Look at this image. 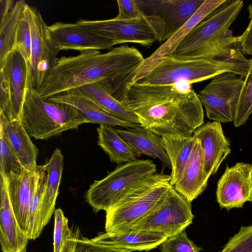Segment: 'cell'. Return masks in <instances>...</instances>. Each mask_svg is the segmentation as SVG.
<instances>
[{"instance_id":"33","label":"cell","mask_w":252,"mask_h":252,"mask_svg":"<svg viewBox=\"0 0 252 252\" xmlns=\"http://www.w3.org/2000/svg\"><path fill=\"white\" fill-rule=\"evenodd\" d=\"M0 176L7 179L11 176L20 175L24 166L2 135H0Z\"/></svg>"},{"instance_id":"7","label":"cell","mask_w":252,"mask_h":252,"mask_svg":"<svg viewBox=\"0 0 252 252\" xmlns=\"http://www.w3.org/2000/svg\"><path fill=\"white\" fill-rule=\"evenodd\" d=\"M157 165L150 159H135L119 164L100 180H95L85 194L94 211H106L115 206L129 188L146 176L156 173Z\"/></svg>"},{"instance_id":"23","label":"cell","mask_w":252,"mask_h":252,"mask_svg":"<svg viewBox=\"0 0 252 252\" xmlns=\"http://www.w3.org/2000/svg\"><path fill=\"white\" fill-rule=\"evenodd\" d=\"M115 129L117 133L128 144L137 155L144 154L157 158L162 161L164 167L171 169V163L164 149L161 136L141 125L126 129Z\"/></svg>"},{"instance_id":"40","label":"cell","mask_w":252,"mask_h":252,"mask_svg":"<svg viewBox=\"0 0 252 252\" xmlns=\"http://www.w3.org/2000/svg\"><path fill=\"white\" fill-rule=\"evenodd\" d=\"M250 23L245 31L237 36L240 49L245 55L252 56V3L249 5Z\"/></svg>"},{"instance_id":"28","label":"cell","mask_w":252,"mask_h":252,"mask_svg":"<svg viewBox=\"0 0 252 252\" xmlns=\"http://www.w3.org/2000/svg\"><path fill=\"white\" fill-rule=\"evenodd\" d=\"M162 138L164 149L171 163L170 184L174 186L181 178L196 139L192 136H162Z\"/></svg>"},{"instance_id":"30","label":"cell","mask_w":252,"mask_h":252,"mask_svg":"<svg viewBox=\"0 0 252 252\" xmlns=\"http://www.w3.org/2000/svg\"><path fill=\"white\" fill-rule=\"evenodd\" d=\"M26 3L16 2L12 9L0 21V66L12 50L18 23Z\"/></svg>"},{"instance_id":"5","label":"cell","mask_w":252,"mask_h":252,"mask_svg":"<svg viewBox=\"0 0 252 252\" xmlns=\"http://www.w3.org/2000/svg\"><path fill=\"white\" fill-rule=\"evenodd\" d=\"M20 120L30 137L40 140L89 123L75 107L45 99L32 87L26 94Z\"/></svg>"},{"instance_id":"3","label":"cell","mask_w":252,"mask_h":252,"mask_svg":"<svg viewBox=\"0 0 252 252\" xmlns=\"http://www.w3.org/2000/svg\"><path fill=\"white\" fill-rule=\"evenodd\" d=\"M252 61L242 53L237 36H233L216 45L202 59L164 56L133 84L170 85L183 82L190 85L226 72L245 78Z\"/></svg>"},{"instance_id":"27","label":"cell","mask_w":252,"mask_h":252,"mask_svg":"<svg viewBox=\"0 0 252 252\" xmlns=\"http://www.w3.org/2000/svg\"><path fill=\"white\" fill-rule=\"evenodd\" d=\"M47 180L44 165H37L32 170V193L28 212V230L29 240H34L41 234L44 226L40 217L41 200Z\"/></svg>"},{"instance_id":"1","label":"cell","mask_w":252,"mask_h":252,"mask_svg":"<svg viewBox=\"0 0 252 252\" xmlns=\"http://www.w3.org/2000/svg\"><path fill=\"white\" fill-rule=\"evenodd\" d=\"M144 60L133 47L122 45L102 53L98 50L80 52L58 58L42 86L37 90L48 99L81 86L100 82L108 88L130 86L134 72Z\"/></svg>"},{"instance_id":"32","label":"cell","mask_w":252,"mask_h":252,"mask_svg":"<svg viewBox=\"0 0 252 252\" xmlns=\"http://www.w3.org/2000/svg\"><path fill=\"white\" fill-rule=\"evenodd\" d=\"M244 79L233 122L235 127L245 124L252 114V61Z\"/></svg>"},{"instance_id":"16","label":"cell","mask_w":252,"mask_h":252,"mask_svg":"<svg viewBox=\"0 0 252 252\" xmlns=\"http://www.w3.org/2000/svg\"><path fill=\"white\" fill-rule=\"evenodd\" d=\"M225 0H205L196 12L170 38L163 42L153 54L144 59L134 72L132 84L145 74L158 59L170 55L188 33L208 15Z\"/></svg>"},{"instance_id":"42","label":"cell","mask_w":252,"mask_h":252,"mask_svg":"<svg viewBox=\"0 0 252 252\" xmlns=\"http://www.w3.org/2000/svg\"><path fill=\"white\" fill-rule=\"evenodd\" d=\"M76 237L74 235L65 241L62 252H73Z\"/></svg>"},{"instance_id":"2","label":"cell","mask_w":252,"mask_h":252,"mask_svg":"<svg viewBox=\"0 0 252 252\" xmlns=\"http://www.w3.org/2000/svg\"><path fill=\"white\" fill-rule=\"evenodd\" d=\"M188 86L134 83L121 102L137 115L140 125L161 137H189L203 125L204 112L197 94Z\"/></svg>"},{"instance_id":"17","label":"cell","mask_w":252,"mask_h":252,"mask_svg":"<svg viewBox=\"0 0 252 252\" xmlns=\"http://www.w3.org/2000/svg\"><path fill=\"white\" fill-rule=\"evenodd\" d=\"M28 239L13 212L5 178L0 176V243L3 252H26Z\"/></svg>"},{"instance_id":"18","label":"cell","mask_w":252,"mask_h":252,"mask_svg":"<svg viewBox=\"0 0 252 252\" xmlns=\"http://www.w3.org/2000/svg\"><path fill=\"white\" fill-rule=\"evenodd\" d=\"M209 177L204 171L203 154L200 141L196 139L181 178L174 188L191 203L206 189Z\"/></svg>"},{"instance_id":"20","label":"cell","mask_w":252,"mask_h":252,"mask_svg":"<svg viewBox=\"0 0 252 252\" xmlns=\"http://www.w3.org/2000/svg\"><path fill=\"white\" fill-rule=\"evenodd\" d=\"M47 99L75 107L89 123L119 126L126 128L135 127L140 125L125 121L110 115L94 102L74 90L61 93Z\"/></svg>"},{"instance_id":"35","label":"cell","mask_w":252,"mask_h":252,"mask_svg":"<svg viewBox=\"0 0 252 252\" xmlns=\"http://www.w3.org/2000/svg\"><path fill=\"white\" fill-rule=\"evenodd\" d=\"M220 252H252V224L242 226Z\"/></svg>"},{"instance_id":"41","label":"cell","mask_w":252,"mask_h":252,"mask_svg":"<svg viewBox=\"0 0 252 252\" xmlns=\"http://www.w3.org/2000/svg\"><path fill=\"white\" fill-rule=\"evenodd\" d=\"M14 1L11 0H0V21L9 13L14 6Z\"/></svg>"},{"instance_id":"34","label":"cell","mask_w":252,"mask_h":252,"mask_svg":"<svg viewBox=\"0 0 252 252\" xmlns=\"http://www.w3.org/2000/svg\"><path fill=\"white\" fill-rule=\"evenodd\" d=\"M161 252H201L202 249L197 246L187 235L185 230L167 237L159 245Z\"/></svg>"},{"instance_id":"24","label":"cell","mask_w":252,"mask_h":252,"mask_svg":"<svg viewBox=\"0 0 252 252\" xmlns=\"http://www.w3.org/2000/svg\"><path fill=\"white\" fill-rule=\"evenodd\" d=\"M5 179L13 212L20 227L26 234L28 208L32 193V171L24 167L20 175L11 176Z\"/></svg>"},{"instance_id":"38","label":"cell","mask_w":252,"mask_h":252,"mask_svg":"<svg viewBox=\"0 0 252 252\" xmlns=\"http://www.w3.org/2000/svg\"><path fill=\"white\" fill-rule=\"evenodd\" d=\"M73 252H130L126 250L114 248L96 243L92 239H79L77 236Z\"/></svg>"},{"instance_id":"21","label":"cell","mask_w":252,"mask_h":252,"mask_svg":"<svg viewBox=\"0 0 252 252\" xmlns=\"http://www.w3.org/2000/svg\"><path fill=\"white\" fill-rule=\"evenodd\" d=\"M0 135L5 138L25 168L32 171L36 167L38 150L20 120H8L0 113Z\"/></svg>"},{"instance_id":"26","label":"cell","mask_w":252,"mask_h":252,"mask_svg":"<svg viewBox=\"0 0 252 252\" xmlns=\"http://www.w3.org/2000/svg\"><path fill=\"white\" fill-rule=\"evenodd\" d=\"M72 90L89 98L110 115L125 121L140 124L137 115L126 109L100 83L89 84Z\"/></svg>"},{"instance_id":"29","label":"cell","mask_w":252,"mask_h":252,"mask_svg":"<svg viewBox=\"0 0 252 252\" xmlns=\"http://www.w3.org/2000/svg\"><path fill=\"white\" fill-rule=\"evenodd\" d=\"M97 132L98 145L107 154L112 162L122 164L136 159L137 154L113 126L100 125Z\"/></svg>"},{"instance_id":"25","label":"cell","mask_w":252,"mask_h":252,"mask_svg":"<svg viewBox=\"0 0 252 252\" xmlns=\"http://www.w3.org/2000/svg\"><path fill=\"white\" fill-rule=\"evenodd\" d=\"M44 166L47 173V180L41 200L40 217L44 227L55 211L63 167V156L61 150L56 149Z\"/></svg>"},{"instance_id":"8","label":"cell","mask_w":252,"mask_h":252,"mask_svg":"<svg viewBox=\"0 0 252 252\" xmlns=\"http://www.w3.org/2000/svg\"><path fill=\"white\" fill-rule=\"evenodd\" d=\"M194 217L191 203L173 186L160 204L132 225L128 230L157 231L168 237L185 230L192 223Z\"/></svg>"},{"instance_id":"13","label":"cell","mask_w":252,"mask_h":252,"mask_svg":"<svg viewBox=\"0 0 252 252\" xmlns=\"http://www.w3.org/2000/svg\"><path fill=\"white\" fill-rule=\"evenodd\" d=\"M47 36L56 55L61 50L107 49L114 43L76 23L57 22L47 26Z\"/></svg>"},{"instance_id":"31","label":"cell","mask_w":252,"mask_h":252,"mask_svg":"<svg viewBox=\"0 0 252 252\" xmlns=\"http://www.w3.org/2000/svg\"><path fill=\"white\" fill-rule=\"evenodd\" d=\"M27 5L18 23L12 50L18 51L31 67L32 34Z\"/></svg>"},{"instance_id":"6","label":"cell","mask_w":252,"mask_h":252,"mask_svg":"<svg viewBox=\"0 0 252 252\" xmlns=\"http://www.w3.org/2000/svg\"><path fill=\"white\" fill-rule=\"evenodd\" d=\"M243 5L241 0H225L197 24L170 55L199 59L212 47L233 36L229 28Z\"/></svg>"},{"instance_id":"4","label":"cell","mask_w":252,"mask_h":252,"mask_svg":"<svg viewBox=\"0 0 252 252\" xmlns=\"http://www.w3.org/2000/svg\"><path fill=\"white\" fill-rule=\"evenodd\" d=\"M171 176L161 172L142 178L126 191L120 201L106 212V233L120 234L160 204L168 190Z\"/></svg>"},{"instance_id":"36","label":"cell","mask_w":252,"mask_h":252,"mask_svg":"<svg viewBox=\"0 0 252 252\" xmlns=\"http://www.w3.org/2000/svg\"><path fill=\"white\" fill-rule=\"evenodd\" d=\"M54 252H62L65 241L73 236L68 219L60 208L54 212Z\"/></svg>"},{"instance_id":"10","label":"cell","mask_w":252,"mask_h":252,"mask_svg":"<svg viewBox=\"0 0 252 252\" xmlns=\"http://www.w3.org/2000/svg\"><path fill=\"white\" fill-rule=\"evenodd\" d=\"M142 13L154 24L157 41L165 42L196 12L205 0H137Z\"/></svg>"},{"instance_id":"37","label":"cell","mask_w":252,"mask_h":252,"mask_svg":"<svg viewBox=\"0 0 252 252\" xmlns=\"http://www.w3.org/2000/svg\"><path fill=\"white\" fill-rule=\"evenodd\" d=\"M12 92L8 77L0 69V113L8 120L12 118Z\"/></svg>"},{"instance_id":"39","label":"cell","mask_w":252,"mask_h":252,"mask_svg":"<svg viewBox=\"0 0 252 252\" xmlns=\"http://www.w3.org/2000/svg\"><path fill=\"white\" fill-rule=\"evenodd\" d=\"M119 12L115 17L119 20L137 19L143 15L137 0H118Z\"/></svg>"},{"instance_id":"19","label":"cell","mask_w":252,"mask_h":252,"mask_svg":"<svg viewBox=\"0 0 252 252\" xmlns=\"http://www.w3.org/2000/svg\"><path fill=\"white\" fill-rule=\"evenodd\" d=\"M8 77L12 92V118L20 120L27 91L31 87V67L22 55L12 50L2 66Z\"/></svg>"},{"instance_id":"22","label":"cell","mask_w":252,"mask_h":252,"mask_svg":"<svg viewBox=\"0 0 252 252\" xmlns=\"http://www.w3.org/2000/svg\"><path fill=\"white\" fill-rule=\"evenodd\" d=\"M168 237L164 233L147 230H129L120 234H101L92 239L94 242L114 248L148 251L159 246Z\"/></svg>"},{"instance_id":"11","label":"cell","mask_w":252,"mask_h":252,"mask_svg":"<svg viewBox=\"0 0 252 252\" xmlns=\"http://www.w3.org/2000/svg\"><path fill=\"white\" fill-rule=\"evenodd\" d=\"M81 26L112 41L115 45L133 43L149 47L157 40L153 25L143 14L137 19L119 20L116 18L102 20L81 19Z\"/></svg>"},{"instance_id":"9","label":"cell","mask_w":252,"mask_h":252,"mask_svg":"<svg viewBox=\"0 0 252 252\" xmlns=\"http://www.w3.org/2000/svg\"><path fill=\"white\" fill-rule=\"evenodd\" d=\"M243 78L231 72L223 73L214 77L198 93L209 120L220 123L233 122Z\"/></svg>"},{"instance_id":"15","label":"cell","mask_w":252,"mask_h":252,"mask_svg":"<svg viewBox=\"0 0 252 252\" xmlns=\"http://www.w3.org/2000/svg\"><path fill=\"white\" fill-rule=\"evenodd\" d=\"M200 140L203 154L204 171L209 177L215 174L220 165L230 153L220 123L207 122L197 128L192 135Z\"/></svg>"},{"instance_id":"12","label":"cell","mask_w":252,"mask_h":252,"mask_svg":"<svg viewBox=\"0 0 252 252\" xmlns=\"http://www.w3.org/2000/svg\"><path fill=\"white\" fill-rule=\"evenodd\" d=\"M31 34V87L38 90L53 67L58 58L47 36V26L40 12L27 4Z\"/></svg>"},{"instance_id":"14","label":"cell","mask_w":252,"mask_h":252,"mask_svg":"<svg viewBox=\"0 0 252 252\" xmlns=\"http://www.w3.org/2000/svg\"><path fill=\"white\" fill-rule=\"evenodd\" d=\"M217 201L227 211L252 202V164L238 162L227 166L217 183Z\"/></svg>"}]
</instances>
